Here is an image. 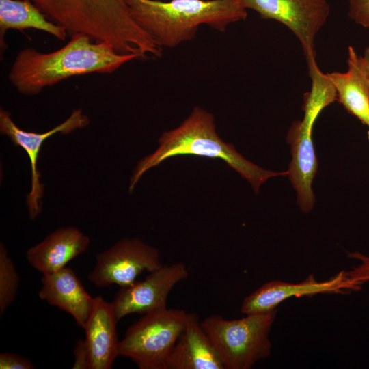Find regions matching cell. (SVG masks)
Listing matches in <instances>:
<instances>
[{
    "label": "cell",
    "mask_w": 369,
    "mask_h": 369,
    "mask_svg": "<svg viewBox=\"0 0 369 369\" xmlns=\"http://www.w3.org/2000/svg\"><path fill=\"white\" fill-rule=\"evenodd\" d=\"M137 59L118 53L105 42L74 33L62 48L42 53L33 48L20 51L10 68L8 79L23 94L35 95L71 77L92 73L110 74Z\"/></svg>",
    "instance_id": "cell-1"
},
{
    "label": "cell",
    "mask_w": 369,
    "mask_h": 369,
    "mask_svg": "<svg viewBox=\"0 0 369 369\" xmlns=\"http://www.w3.org/2000/svg\"><path fill=\"white\" fill-rule=\"evenodd\" d=\"M66 31L105 42L119 53L137 59L155 57L160 47L131 16L126 0H30Z\"/></svg>",
    "instance_id": "cell-2"
},
{
    "label": "cell",
    "mask_w": 369,
    "mask_h": 369,
    "mask_svg": "<svg viewBox=\"0 0 369 369\" xmlns=\"http://www.w3.org/2000/svg\"><path fill=\"white\" fill-rule=\"evenodd\" d=\"M126 1L134 21L161 48L191 40L202 25L223 32L247 16L240 0Z\"/></svg>",
    "instance_id": "cell-3"
},
{
    "label": "cell",
    "mask_w": 369,
    "mask_h": 369,
    "mask_svg": "<svg viewBox=\"0 0 369 369\" xmlns=\"http://www.w3.org/2000/svg\"><path fill=\"white\" fill-rule=\"evenodd\" d=\"M159 144L155 152L138 163L131 177L130 191L146 171L167 159L180 155L221 159L246 179L256 192L269 178L288 175L287 171L266 170L245 159L234 146L219 137L213 115L199 107H194L178 128L163 133Z\"/></svg>",
    "instance_id": "cell-4"
},
{
    "label": "cell",
    "mask_w": 369,
    "mask_h": 369,
    "mask_svg": "<svg viewBox=\"0 0 369 369\" xmlns=\"http://www.w3.org/2000/svg\"><path fill=\"white\" fill-rule=\"evenodd\" d=\"M277 313L275 308L234 320L213 314L201 321L224 369H250L270 356L269 333Z\"/></svg>",
    "instance_id": "cell-5"
},
{
    "label": "cell",
    "mask_w": 369,
    "mask_h": 369,
    "mask_svg": "<svg viewBox=\"0 0 369 369\" xmlns=\"http://www.w3.org/2000/svg\"><path fill=\"white\" fill-rule=\"evenodd\" d=\"M187 314L184 310L167 308L144 314L120 340L119 356L130 358L140 369H167Z\"/></svg>",
    "instance_id": "cell-6"
},
{
    "label": "cell",
    "mask_w": 369,
    "mask_h": 369,
    "mask_svg": "<svg viewBox=\"0 0 369 369\" xmlns=\"http://www.w3.org/2000/svg\"><path fill=\"white\" fill-rule=\"evenodd\" d=\"M162 265L156 248L137 238H126L96 256L88 279L98 287H124L135 282L143 271L150 273Z\"/></svg>",
    "instance_id": "cell-7"
},
{
    "label": "cell",
    "mask_w": 369,
    "mask_h": 369,
    "mask_svg": "<svg viewBox=\"0 0 369 369\" xmlns=\"http://www.w3.org/2000/svg\"><path fill=\"white\" fill-rule=\"evenodd\" d=\"M262 19L286 25L300 42L305 59L316 56L314 40L330 12L327 0H240Z\"/></svg>",
    "instance_id": "cell-8"
},
{
    "label": "cell",
    "mask_w": 369,
    "mask_h": 369,
    "mask_svg": "<svg viewBox=\"0 0 369 369\" xmlns=\"http://www.w3.org/2000/svg\"><path fill=\"white\" fill-rule=\"evenodd\" d=\"M189 277L183 262L163 264L147 277L120 287L111 302L118 320L131 314H146L167 308V297L173 287Z\"/></svg>",
    "instance_id": "cell-9"
},
{
    "label": "cell",
    "mask_w": 369,
    "mask_h": 369,
    "mask_svg": "<svg viewBox=\"0 0 369 369\" xmlns=\"http://www.w3.org/2000/svg\"><path fill=\"white\" fill-rule=\"evenodd\" d=\"M360 289L361 286L353 283L345 271H341L329 279L323 282L317 281L313 274L299 283L273 280L247 296L243 301L241 312L245 315L264 313L277 308L282 301L292 297L345 293Z\"/></svg>",
    "instance_id": "cell-10"
},
{
    "label": "cell",
    "mask_w": 369,
    "mask_h": 369,
    "mask_svg": "<svg viewBox=\"0 0 369 369\" xmlns=\"http://www.w3.org/2000/svg\"><path fill=\"white\" fill-rule=\"evenodd\" d=\"M90 123L88 117L81 109L74 110L62 123L51 130L42 133L28 132L18 127L12 120L10 113L1 109L0 131L8 136L15 146L21 147L28 154L31 168V191L27 198L29 217L33 219L41 211L40 200L43 194V184L40 181V174L38 170V154L43 142L53 135L60 133L68 134L77 129L87 126Z\"/></svg>",
    "instance_id": "cell-11"
},
{
    "label": "cell",
    "mask_w": 369,
    "mask_h": 369,
    "mask_svg": "<svg viewBox=\"0 0 369 369\" xmlns=\"http://www.w3.org/2000/svg\"><path fill=\"white\" fill-rule=\"evenodd\" d=\"M314 121L303 117L295 121L289 128L287 141L290 145L292 160L287 171L297 193V203L302 212L312 210L315 198L312 180L318 169V161L312 141Z\"/></svg>",
    "instance_id": "cell-12"
},
{
    "label": "cell",
    "mask_w": 369,
    "mask_h": 369,
    "mask_svg": "<svg viewBox=\"0 0 369 369\" xmlns=\"http://www.w3.org/2000/svg\"><path fill=\"white\" fill-rule=\"evenodd\" d=\"M118 320L112 303L100 296L94 297L84 327L90 369H110L119 356Z\"/></svg>",
    "instance_id": "cell-13"
},
{
    "label": "cell",
    "mask_w": 369,
    "mask_h": 369,
    "mask_svg": "<svg viewBox=\"0 0 369 369\" xmlns=\"http://www.w3.org/2000/svg\"><path fill=\"white\" fill-rule=\"evenodd\" d=\"M41 282L38 297L70 314L77 325L84 329L94 297L87 292L74 271L65 266L54 273L42 275Z\"/></svg>",
    "instance_id": "cell-14"
},
{
    "label": "cell",
    "mask_w": 369,
    "mask_h": 369,
    "mask_svg": "<svg viewBox=\"0 0 369 369\" xmlns=\"http://www.w3.org/2000/svg\"><path fill=\"white\" fill-rule=\"evenodd\" d=\"M166 366L167 369H224L195 312L188 313Z\"/></svg>",
    "instance_id": "cell-15"
},
{
    "label": "cell",
    "mask_w": 369,
    "mask_h": 369,
    "mask_svg": "<svg viewBox=\"0 0 369 369\" xmlns=\"http://www.w3.org/2000/svg\"><path fill=\"white\" fill-rule=\"evenodd\" d=\"M90 243L89 237L77 228H60L30 247L26 254L27 260L42 275L52 273L85 252Z\"/></svg>",
    "instance_id": "cell-16"
},
{
    "label": "cell",
    "mask_w": 369,
    "mask_h": 369,
    "mask_svg": "<svg viewBox=\"0 0 369 369\" xmlns=\"http://www.w3.org/2000/svg\"><path fill=\"white\" fill-rule=\"evenodd\" d=\"M348 70L327 73L333 83L337 100L346 110L369 128V86L359 64V55L348 48Z\"/></svg>",
    "instance_id": "cell-17"
},
{
    "label": "cell",
    "mask_w": 369,
    "mask_h": 369,
    "mask_svg": "<svg viewBox=\"0 0 369 369\" xmlns=\"http://www.w3.org/2000/svg\"><path fill=\"white\" fill-rule=\"evenodd\" d=\"M34 29L44 31L58 40L65 41L68 31L51 20L30 0H0V48L7 49L5 33L10 29L23 31Z\"/></svg>",
    "instance_id": "cell-18"
},
{
    "label": "cell",
    "mask_w": 369,
    "mask_h": 369,
    "mask_svg": "<svg viewBox=\"0 0 369 369\" xmlns=\"http://www.w3.org/2000/svg\"><path fill=\"white\" fill-rule=\"evenodd\" d=\"M19 276L15 264L3 245H0V313L3 314L15 300Z\"/></svg>",
    "instance_id": "cell-19"
},
{
    "label": "cell",
    "mask_w": 369,
    "mask_h": 369,
    "mask_svg": "<svg viewBox=\"0 0 369 369\" xmlns=\"http://www.w3.org/2000/svg\"><path fill=\"white\" fill-rule=\"evenodd\" d=\"M348 257L359 260V264L346 271L349 279L354 284L361 286L369 282V256L359 252L348 253Z\"/></svg>",
    "instance_id": "cell-20"
},
{
    "label": "cell",
    "mask_w": 369,
    "mask_h": 369,
    "mask_svg": "<svg viewBox=\"0 0 369 369\" xmlns=\"http://www.w3.org/2000/svg\"><path fill=\"white\" fill-rule=\"evenodd\" d=\"M348 15L356 24L369 27V0H348Z\"/></svg>",
    "instance_id": "cell-21"
},
{
    "label": "cell",
    "mask_w": 369,
    "mask_h": 369,
    "mask_svg": "<svg viewBox=\"0 0 369 369\" xmlns=\"http://www.w3.org/2000/svg\"><path fill=\"white\" fill-rule=\"evenodd\" d=\"M34 365L25 357L12 353L0 354V369H33Z\"/></svg>",
    "instance_id": "cell-22"
},
{
    "label": "cell",
    "mask_w": 369,
    "mask_h": 369,
    "mask_svg": "<svg viewBox=\"0 0 369 369\" xmlns=\"http://www.w3.org/2000/svg\"><path fill=\"white\" fill-rule=\"evenodd\" d=\"M74 362L73 369H90L88 353L85 340L79 338L77 340L74 348Z\"/></svg>",
    "instance_id": "cell-23"
},
{
    "label": "cell",
    "mask_w": 369,
    "mask_h": 369,
    "mask_svg": "<svg viewBox=\"0 0 369 369\" xmlns=\"http://www.w3.org/2000/svg\"><path fill=\"white\" fill-rule=\"evenodd\" d=\"M359 64L369 86V47L366 48L362 56H359Z\"/></svg>",
    "instance_id": "cell-24"
},
{
    "label": "cell",
    "mask_w": 369,
    "mask_h": 369,
    "mask_svg": "<svg viewBox=\"0 0 369 369\" xmlns=\"http://www.w3.org/2000/svg\"><path fill=\"white\" fill-rule=\"evenodd\" d=\"M368 139H369V129L368 131Z\"/></svg>",
    "instance_id": "cell-25"
}]
</instances>
